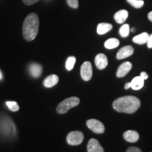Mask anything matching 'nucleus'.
<instances>
[{
	"instance_id": "nucleus-1",
	"label": "nucleus",
	"mask_w": 152,
	"mask_h": 152,
	"mask_svg": "<svg viewBox=\"0 0 152 152\" xmlns=\"http://www.w3.org/2000/svg\"><path fill=\"white\" fill-rule=\"evenodd\" d=\"M141 105L140 100L134 96H125L117 99L113 103L115 111L121 113H133L137 111Z\"/></svg>"
},
{
	"instance_id": "nucleus-2",
	"label": "nucleus",
	"mask_w": 152,
	"mask_h": 152,
	"mask_svg": "<svg viewBox=\"0 0 152 152\" xmlns=\"http://www.w3.org/2000/svg\"><path fill=\"white\" fill-rule=\"evenodd\" d=\"M39 27V19L37 14L31 13L26 16L23 24V35L26 41H33L37 37Z\"/></svg>"
},
{
	"instance_id": "nucleus-3",
	"label": "nucleus",
	"mask_w": 152,
	"mask_h": 152,
	"mask_svg": "<svg viewBox=\"0 0 152 152\" xmlns=\"http://www.w3.org/2000/svg\"><path fill=\"white\" fill-rule=\"evenodd\" d=\"M80 100L77 96H71L66 99L59 103L56 108L57 113L59 114H64L69 111L72 108L79 105Z\"/></svg>"
},
{
	"instance_id": "nucleus-4",
	"label": "nucleus",
	"mask_w": 152,
	"mask_h": 152,
	"mask_svg": "<svg viewBox=\"0 0 152 152\" xmlns=\"http://www.w3.org/2000/svg\"><path fill=\"white\" fill-rule=\"evenodd\" d=\"M84 140V134L80 131H72L68 133L66 137L68 144L71 146H76L80 144Z\"/></svg>"
},
{
	"instance_id": "nucleus-5",
	"label": "nucleus",
	"mask_w": 152,
	"mask_h": 152,
	"mask_svg": "<svg viewBox=\"0 0 152 152\" xmlns=\"http://www.w3.org/2000/svg\"><path fill=\"white\" fill-rule=\"evenodd\" d=\"M86 125L88 128L96 134H102L105 131V127L103 123L96 119L87 120Z\"/></svg>"
},
{
	"instance_id": "nucleus-6",
	"label": "nucleus",
	"mask_w": 152,
	"mask_h": 152,
	"mask_svg": "<svg viewBox=\"0 0 152 152\" xmlns=\"http://www.w3.org/2000/svg\"><path fill=\"white\" fill-rule=\"evenodd\" d=\"M92 66L90 61H85L80 68V75L82 79L85 81L90 80L92 77Z\"/></svg>"
},
{
	"instance_id": "nucleus-7",
	"label": "nucleus",
	"mask_w": 152,
	"mask_h": 152,
	"mask_svg": "<svg viewBox=\"0 0 152 152\" xmlns=\"http://www.w3.org/2000/svg\"><path fill=\"white\" fill-rule=\"evenodd\" d=\"M87 152H104V150L99 142L96 139L92 138L87 143Z\"/></svg>"
},
{
	"instance_id": "nucleus-8",
	"label": "nucleus",
	"mask_w": 152,
	"mask_h": 152,
	"mask_svg": "<svg viewBox=\"0 0 152 152\" xmlns=\"http://www.w3.org/2000/svg\"><path fill=\"white\" fill-rule=\"evenodd\" d=\"M133 53H134V49L132 46H130V45L125 46L122 47L118 52L116 54V58L118 60L123 59V58L130 56Z\"/></svg>"
},
{
	"instance_id": "nucleus-9",
	"label": "nucleus",
	"mask_w": 152,
	"mask_h": 152,
	"mask_svg": "<svg viewBox=\"0 0 152 152\" xmlns=\"http://www.w3.org/2000/svg\"><path fill=\"white\" fill-rule=\"evenodd\" d=\"M132 67L130 62H124L119 66L116 72V76L118 77H123L128 74Z\"/></svg>"
},
{
	"instance_id": "nucleus-10",
	"label": "nucleus",
	"mask_w": 152,
	"mask_h": 152,
	"mask_svg": "<svg viewBox=\"0 0 152 152\" xmlns=\"http://www.w3.org/2000/svg\"><path fill=\"white\" fill-rule=\"evenodd\" d=\"M95 65L99 70H103L108 65V58L105 54H99L95 57Z\"/></svg>"
},
{
	"instance_id": "nucleus-11",
	"label": "nucleus",
	"mask_w": 152,
	"mask_h": 152,
	"mask_svg": "<svg viewBox=\"0 0 152 152\" xmlns=\"http://www.w3.org/2000/svg\"><path fill=\"white\" fill-rule=\"evenodd\" d=\"M29 72L30 75L33 76V77L37 78V77H40L42 73V67L40 64L33 63L29 66Z\"/></svg>"
},
{
	"instance_id": "nucleus-12",
	"label": "nucleus",
	"mask_w": 152,
	"mask_h": 152,
	"mask_svg": "<svg viewBox=\"0 0 152 152\" xmlns=\"http://www.w3.org/2000/svg\"><path fill=\"white\" fill-rule=\"evenodd\" d=\"M123 137L127 142L134 143V142L138 141L140 135H139V133L137 131L127 130L123 134Z\"/></svg>"
},
{
	"instance_id": "nucleus-13",
	"label": "nucleus",
	"mask_w": 152,
	"mask_h": 152,
	"mask_svg": "<svg viewBox=\"0 0 152 152\" xmlns=\"http://www.w3.org/2000/svg\"><path fill=\"white\" fill-rule=\"evenodd\" d=\"M58 80H59V78L56 75H50L44 80V86L47 88H50V87L55 86L58 83Z\"/></svg>"
},
{
	"instance_id": "nucleus-14",
	"label": "nucleus",
	"mask_w": 152,
	"mask_h": 152,
	"mask_svg": "<svg viewBox=\"0 0 152 152\" xmlns=\"http://www.w3.org/2000/svg\"><path fill=\"white\" fill-rule=\"evenodd\" d=\"M128 17V11L124 10V9L117 11V12L115 14V15H114V19H115V21L119 24L123 23L127 20Z\"/></svg>"
},
{
	"instance_id": "nucleus-15",
	"label": "nucleus",
	"mask_w": 152,
	"mask_h": 152,
	"mask_svg": "<svg viewBox=\"0 0 152 152\" xmlns=\"http://www.w3.org/2000/svg\"><path fill=\"white\" fill-rule=\"evenodd\" d=\"M131 83V88L134 90H141L143 87L144 84V80L142 79L140 76H137L134 77L132 80L130 82Z\"/></svg>"
},
{
	"instance_id": "nucleus-16",
	"label": "nucleus",
	"mask_w": 152,
	"mask_h": 152,
	"mask_svg": "<svg viewBox=\"0 0 152 152\" xmlns=\"http://www.w3.org/2000/svg\"><path fill=\"white\" fill-rule=\"evenodd\" d=\"M149 35L147 33H142L140 35H136L135 37H133V42L137 44V45H144L147 42L148 39H149Z\"/></svg>"
},
{
	"instance_id": "nucleus-17",
	"label": "nucleus",
	"mask_w": 152,
	"mask_h": 152,
	"mask_svg": "<svg viewBox=\"0 0 152 152\" xmlns=\"http://www.w3.org/2000/svg\"><path fill=\"white\" fill-rule=\"evenodd\" d=\"M113 26L111 24L106 23H101L97 26L96 28V32L99 35H104L112 29Z\"/></svg>"
},
{
	"instance_id": "nucleus-18",
	"label": "nucleus",
	"mask_w": 152,
	"mask_h": 152,
	"mask_svg": "<svg viewBox=\"0 0 152 152\" xmlns=\"http://www.w3.org/2000/svg\"><path fill=\"white\" fill-rule=\"evenodd\" d=\"M120 45V42L116 38H110L107 39L104 43V47L108 49H112L116 48Z\"/></svg>"
},
{
	"instance_id": "nucleus-19",
	"label": "nucleus",
	"mask_w": 152,
	"mask_h": 152,
	"mask_svg": "<svg viewBox=\"0 0 152 152\" xmlns=\"http://www.w3.org/2000/svg\"><path fill=\"white\" fill-rule=\"evenodd\" d=\"M76 62V58L75 56L68 57L66 63V68L68 71H71L73 69L74 66Z\"/></svg>"
},
{
	"instance_id": "nucleus-20",
	"label": "nucleus",
	"mask_w": 152,
	"mask_h": 152,
	"mask_svg": "<svg viewBox=\"0 0 152 152\" xmlns=\"http://www.w3.org/2000/svg\"><path fill=\"white\" fill-rule=\"evenodd\" d=\"M130 33V26L128 24H124L119 30V34L122 37H128Z\"/></svg>"
},
{
	"instance_id": "nucleus-21",
	"label": "nucleus",
	"mask_w": 152,
	"mask_h": 152,
	"mask_svg": "<svg viewBox=\"0 0 152 152\" xmlns=\"http://www.w3.org/2000/svg\"><path fill=\"white\" fill-rule=\"evenodd\" d=\"M127 1L133 7L137 9L142 8L144 4L143 0H127Z\"/></svg>"
},
{
	"instance_id": "nucleus-22",
	"label": "nucleus",
	"mask_w": 152,
	"mask_h": 152,
	"mask_svg": "<svg viewBox=\"0 0 152 152\" xmlns=\"http://www.w3.org/2000/svg\"><path fill=\"white\" fill-rule=\"evenodd\" d=\"M6 104L8 106L9 109L11 111L16 112L18 111L19 109H20L18 104H17V102H6Z\"/></svg>"
},
{
	"instance_id": "nucleus-23",
	"label": "nucleus",
	"mask_w": 152,
	"mask_h": 152,
	"mask_svg": "<svg viewBox=\"0 0 152 152\" xmlns=\"http://www.w3.org/2000/svg\"><path fill=\"white\" fill-rule=\"evenodd\" d=\"M67 3L73 9H77L79 7L78 0H67Z\"/></svg>"
},
{
	"instance_id": "nucleus-24",
	"label": "nucleus",
	"mask_w": 152,
	"mask_h": 152,
	"mask_svg": "<svg viewBox=\"0 0 152 152\" xmlns=\"http://www.w3.org/2000/svg\"><path fill=\"white\" fill-rule=\"evenodd\" d=\"M39 0H23V2L27 6L33 5L34 4L37 3Z\"/></svg>"
},
{
	"instance_id": "nucleus-25",
	"label": "nucleus",
	"mask_w": 152,
	"mask_h": 152,
	"mask_svg": "<svg viewBox=\"0 0 152 152\" xmlns=\"http://www.w3.org/2000/svg\"><path fill=\"white\" fill-rule=\"evenodd\" d=\"M126 152H142V151H141V149H139L137 147H131L130 148H128Z\"/></svg>"
},
{
	"instance_id": "nucleus-26",
	"label": "nucleus",
	"mask_w": 152,
	"mask_h": 152,
	"mask_svg": "<svg viewBox=\"0 0 152 152\" xmlns=\"http://www.w3.org/2000/svg\"><path fill=\"white\" fill-rule=\"evenodd\" d=\"M147 44V47H149V48H152V34L151 35H149Z\"/></svg>"
},
{
	"instance_id": "nucleus-27",
	"label": "nucleus",
	"mask_w": 152,
	"mask_h": 152,
	"mask_svg": "<svg viewBox=\"0 0 152 152\" xmlns=\"http://www.w3.org/2000/svg\"><path fill=\"white\" fill-rule=\"evenodd\" d=\"M140 77L145 80H147L148 77H149V75H148V74L146 73V72H142V73H140Z\"/></svg>"
},
{
	"instance_id": "nucleus-28",
	"label": "nucleus",
	"mask_w": 152,
	"mask_h": 152,
	"mask_svg": "<svg viewBox=\"0 0 152 152\" xmlns=\"http://www.w3.org/2000/svg\"><path fill=\"white\" fill-rule=\"evenodd\" d=\"M131 87V83H127L125 85V90H128V89Z\"/></svg>"
},
{
	"instance_id": "nucleus-29",
	"label": "nucleus",
	"mask_w": 152,
	"mask_h": 152,
	"mask_svg": "<svg viewBox=\"0 0 152 152\" xmlns=\"http://www.w3.org/2000/svg\"><path fill=\"white\" fill-rule=\"evenodd\" d=\"M148 18L149 19V20H151L152 22V11H150L149 14H148Z\"/></svg>"
},
{
	"instance_id": "nucleus-30",
	"label": "nucleus",
	"mask_w": 152,
	"mask_h": 152,
	"mask_svg": "<svg viewBox=\"0 0 152 152\" xmlns=\"http://www.w3.org/2000/svg\"><path fill=\"white\" fill-rule=\"evenodd\" d=\"M2 78H3V75H2V73H1V71H0V80H2Z\"/></svg>"
},
{
	"instance_id": "nucleus-31",
	"label": "nucleus",
	"mask_w": 152,
	"mask_h": 152,
	"mask_svg": "<svg viewBox=\"0 0 152 152\" xmlns=\"http://www.w3.org/2000/svg\"><path fill=\"white\" fill-rule=\"evenodd\" d=\"M131 31H132V32H134V28H132V29H131Z\"/></svg>"
}]
</instances>
